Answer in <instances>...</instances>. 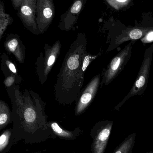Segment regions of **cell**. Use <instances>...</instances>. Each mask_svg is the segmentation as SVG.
Wrapping results in <instances>:
<instances>
[{
  "instance_id": "6da1fadb",
  "label": "cell",
  "mask_w": 153,
  "mask_h": 153,
  "mask_svg": "<svg viewBox=\"0 0 153 153\" xmlns=\"http://www.w3.org/2000/svg\"><path fill=\"white\" fill-rule=\"evenodd\" d=\"M12 103L13 130L17 143L37 141L39 131L46 126V103L33 90H20L19 85L6 88Z\"/></svg>"
},
{
  "instance_id": "7a4b0ae2",
  "label": "cell",
  "mask_w": 153,
  "mask_h": 153,
  "mask_svg": "<svg viewBox=\"0 0 153 153\" xmlns=\"http://www.w3.org/2000/svg\"><path fill=\"white\" fill-rule=\"evenodd\" d=\"M87 39L84 32L78 33L65 54L55 84V100L67 106L76 101L84 82L83 61L87 52Z\"/></svg>"
},
{
  "instance_id": "3957f363",
  "label": "cell",
  "mask_w": 153,
  "mask_h": 153,
  "mask_svg": "<svg viewBox=\"0 0 153 153\" xmlns=\"http://www.w3.org/2000/svg\"><path fill=\"white\" fill-rule=\"evenodd\" d=\"M62 45L58 40L52 46L46 43L44 52L40 53L35 62L36 71L39 82L44 84L47 81L53 66L61 53Z\"/></svg>"
},
{
  "instance_id": "277c9868",
  "label": "cell",
  "mask_w": 153,
  "mask_h": 153,
  "mask_svg": "<svg viewBox=\"0 0 153 153\" xmlns=\"http://www.w3.org/2000/svg\"><path fill=\"white\" fill-rule=\"evenodd\" d=\"M132 42L126 45L102 70L100 87L109 85L124 70L132 56Z\"/></svg>"
},
{
  "instance_id": "5b68a950",
  "label": "cell",
  "mask_w": 153,
  "mask_h": 153,
  "mask_svg": "<svg viewBox=\"0 0 153 153\" xmlns=\"http://www.w3.org/2000/svg\"><path fill=\"white\" fill-rule=\"evenodd\" d=\"M153 53V45H152L146 50L140 71L132 88L127 95L114 108V110H119L120 108L131 97L137 95H140L143 94L147 87Z\"/></svg>"
},
{
  "instance_id": "8992f818",
  "label": "cell",
  "mask_w": 153,
  "mask_h": 153,
  "mask_svg": "<svg viewBox=\"0 0 153 153\" xmlns=\"http://www.w3.org/2000/svg\"><path fill=\"white\" fill-rule=\"evenodd\" d=\"M101 81V74L93 77L84 89L81 91L76 100L75 114L79 116L83 113L91 105L99 91Z\"/></svg>"
},
{
  "instance_id": "52a82bcc",
  "label": "cell",
  "mask_w": 153,
  "mask_h": 153,
  "mask_svg": "<svg viewBox=\"0 0 153 153\" xmlns=\"http://www.w3.org/2000/svg\"><path fill=\"white\" fill-rule=\"evenodd\" d=\"M53 0H37L36 21L40 34L49 28L55 16Z\"/></svg>"
},
{
  "instance_id": "ba28073f",
  "label": "cell",
  "mask_w": 153,
  "mask_h": 153,
  "mask_svg": "<svg viewBox=\"0 0 153 153\" xmlns=\"http://www.w3.org/2000/svg\"><path fill=\"white\" fill-rule=\"evenodd\" d=\"M113 122L103 120L97 123L93 129L94 136L92 153H103L110 135Z\"/></svg>"
},
{
  "instance_id": "9c48e42d",
  "label": "cell",
  "mask_w": 153,
  "mask_h": 153,
  "mask_svg": "<svg viewBox=\"0 0 153 153\" xmlns=\"http://www.w3.org/2000/svg\"><path fill=\"white\" fill-rule=\"evenodd\" d=\"M37 0H23L19 10L18 15L25 28L32 34H40L36 21Z\"/></svg>"
},
{
  "instance_id": "30bf717a",
  "label": "cell",
  "mask_w": 153,
  "mask_h": 153,
  "mask_svg": "<svg viewBox=\"0 0 153 153\" xmlns=\"http://www.w3.org/2000/svg\"><path fill=\"white\" fill-rule=\"evenodd\" d=\"M86 1L87 0H74L68 10L61 16L58 25L59 29L66 31L74 29Z\"/></svg>"
},
{
  "instance_id": "8fae6325",
  "label": "cell",
  "mask_w": 153,
  "mask_h": 153,
  "mask_svg": "<svg viewBox=\"0 0 153 153\" xmlns=\"http://www.w3.org/2000/svg\"><path fill=\"white\" fill-rule=\"evenodd\" d=\"M4 48L8 53L12 54L19 63H24L26 57L25 46L19 35H8L4 41Z\"/></svg>"
},
{
  "instance_id": "7c38bea8",
  "label": "cell",
  "mask_w": 153,
  "mask_h": 153,
  "mask_svg": "<svg viewBox=\"0 0 153 153\" xmlns=\"http://www.w3.org/2000/svg\"><path fill=\"white\" fill-rule=\"evenodd\" d=\"M17 143L12 128L5 129L0 135V153H8Z\"/></svg>"
},
{
  "instance_id": "4fadbf2b",
  "label": "cell",
  "mask_w": 153,
  "mask_h": 153,
  "mask_svg": "<svg viewBox=\"0 0 153 153\" xmlns=\"http://www.w3.org/2000/svg\"><path fill=\"white\" fill-rule=\"evenodd\" d=\"M13 122L12 110L4 101L0 100V132Z\"/></svg>"
},
{
  "instance_id": "5bb4252c",
  "label": "cell",
  "mask_w": 153,
  "mask_h": 153,
  "mask_svg": "<svg viewBox=\"0 0 153 153\" xmlns=\"http://www.w3.org/2000/svg\"><path fill=\"white\" fill-rule=\"evenodd\" d=\"M1 69L5 77L13 74L19 75L16 65L5 53L1 54Z\"/></svg>"
},
{
  "instance_id": "9a60e30c",
  "label": "cell",
  "mask_w": 153,
  "mask_h": 153,
  "mask_svg": "<svg viewBox=\"0 0 153 153\" xmlns=\"http://www.w3.org/2000/svg\"><path fill=\"white\" fill-rule=\"evenodd\" d=\"M13 19L11 16L5 12L4 4L2 2L0 3V42L3 35L8 26L12 23ZM1 54L0 52V57Z\"/></svg>"
},
{
  "instance_id": "2e32d148",
  "label": "cell",
  "mask_w": 153,
  "mask_h": 153,
  "mask_svg": "<svg viewBox=\"0 0 153 153\" xmlns=\"http://www.w3.org/2000/svg\"><path fill=\"white\" fill-rule=\"evenodd\" d=\"M136 137L135 133L128 136L119 146H118L114 153H132L135 143Z\"/></svg>"
},
{
  "instance_id": "e0dca14e",
  "label": "cell",
  "mask_w": 153,
  "mask_h": 153,
  "mask_svg": "<svg viewBox=\"0 0 153 153\" xmlns=\"http://www.w3.org/2000/svg\"><path fill=\"white\" fill-rule=\"evenodd\" d=\"M48 125L53 130V132L58 136L65 139H71L73 138L74 134L72 132L65 130L61 128L59 124L56 122H49Z\"/></svg>"
},
{
  "instance_id": "ac0fdd59",
  "label": "cell",
  "mask_w": 153,
  "mask_h": 153,
  "mask_svg": "<svg viewBox=\"0 0 153 153\" xmlns=\"http://www.w3.org/2000/svg\"><path fill=\"white\" fill-rule=\"evenodd\" d=\"M22 78L19 75H11L5 77L4 80V84L7 88H10L16 85H19L21 83Z\"/></svg>"
},
{
  "instance_id": "d6986e66",
  "label": "cell",
  "mask_w": 153,
  "mask_h": 153,
  "mask_svg": "<svg viewBox=\"0 0 153 153\" xmlns=\"http://www.w3.org/2000/svg\"><path fill=\"white\" fill-rule=\"evenodd\" d=\"M143 35V33L142 30H140V29H135L130 31L128 35V39H134V40L139 39L142 37Z\"/></svg>"
},
{
  "instance_id": "ffe728a7",
  "label": "cell",
  "mask_w": 153,
  "mask_h": 153,
  "mask_svg": "<svg viewBox=\"0 0 153 153\" xmlns=\"http://www.w3.org/2000/svg\"><path fill=\"white\" fill-rule=\"evenodd\" d=\"M13 6L15 10H19L23 0H11Z\"/></svg>"
},
{
  "instance_id": "44dd1931",
  "label": "cell",
  "mask_w": 153,
  "mask_h": 153,
  "mask_svg": "<svg viewBox=\"0 0 153 153\" xmlns=\"http://www.w3.org/2000/svg\"><path fill=\"white\" fill-rule=\"evenodd\" d=\"M146 41L152 42L153 41V31L150 32L146 36Z\"/></svg>"
},
{
  "instance_id": "7402d4cb",
  "label": "cell",
  "mask_w": 153,
  "mask_h": 153,
  "mask_svg": "<svg viewBox=\"0 0 153 153\" xmlns=\"http://www.w3.org/2000/svg\"><path fill=\"white\" fill-rule=\"evenodd\" d=\"M145 153H153V151H151V152H147Z\"/></svg>"
},
{
  "instance_id": "603a6c76",
  "label": "cell",
  "mask_w": 153,
  "mask_h": 153,
  "mask_svg": "<svg viewBox=\"0 0 153 153\" xmlns=\"http://www.w3.org/2000/svg\"><path fill=\"white\" fill-rule=\"evenodd\" d=\"M39 152L32 153H38Z\"/></svg>"
},
{
  "instance_id": "cb8c5ba5",
  "label": "cell",
  "mask_w": 153,
  "mask_h": 153,
  "mask_svg": "<svg viewBox=\"0 0 153 153\" xmlns=\"http://www.w3.org/2000/svg\"><path fill=\"white\" fill-rule=\"evenodd\" d=\"M1 1H0V3H1Z\"/></svg>"
}]
</instances>
